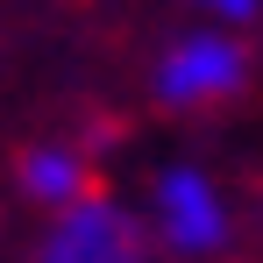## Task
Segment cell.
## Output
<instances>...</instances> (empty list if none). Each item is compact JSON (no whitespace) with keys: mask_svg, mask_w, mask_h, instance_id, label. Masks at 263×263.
Segmentation results:
<instances>
[{"mask_svg":"<svg viewBox=\"0 0 263 263\" xmlns=\"http://www.w3.org/2000/svg\"><path fill=\"white\" fill-rule=\"evenodd\" d=\"M242 86H249V50L235 43V36H185L157 64V100L171 114L220 107V100H235Z\"/></svg>","mask_w":263,"mask_h":263,"instance_id":"cell-1","label":"cell"},{"mask_svg":"<svg viewBox=\"0 0 263 263\" xmlns=\"http://www.w3.org/2000/svg\"><path fill=\"white\" fill-rule=\"evenodd\" d=\"M43 263H142V242H135V228H128V214H121V206L86 199V206L57 214Z\"/></svg>","mask_w":263,"mask_h":263,"instance_id":"cell-2","label":"cell"},{"mask_svg":"<svg viewBox=\"0 0 263 263\" xmlns=\"http://www.w3.org/2000/svg\"><path fill=\"white\" fill-rule=\"evenodd\" d=\"M22 192H29V199H43V206H57V214H71V206L100 199L86 157H79V149H57V142L22 149Z\"/></svg>","mask_w":263,"mask_h":263,"instance_id":"cell-3","label":"cell"},{"mask_svg":"<svg viewBox=\"0 0 263 263\" xmlns=\"http://www.w3.org/2000/svg\"><path fill=\"white\" fill-rule=\"evenodd\" d=\"M157 206H164V235H171V249H214L220 206H214V192H206V178L171 171L164 192H157Z\"/></svg>","mask_w":263,"mask_h":263,"instance_id":"cell-4","label":"cell"},{"mask_svg":"<svg viewBox=\"0 0 263 263\" xmlns=\"http://www.w3.org/2000/svg\"><path fill=\"white\" fill-rule=\"evenodd\" d=\"M206 7H214V14H228V22H249V14H256V0H206Z\"/></svg>","mask_w":263,"mask_h":263,"instance_id":"cell-5","label":"cell"}]
</instances>
